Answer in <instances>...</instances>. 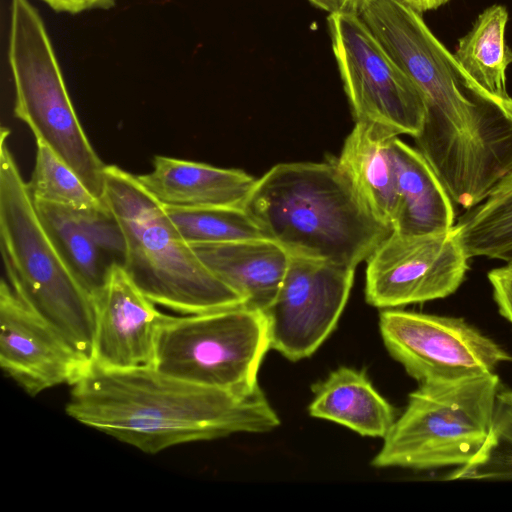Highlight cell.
<instances>
[{
	"mask_svg": "<svg viewBox=\"0 0 512 512\" xmlns=\"http://www.w3.org/2000/svg\"><path fill=\"white\" fill-rule=\"evenodd\" d=\"M71 386L70 417L149 454L234 433L269 432L280 424L260 387H205L153 366L109 370L90 364Z\"/></svg>",
	"mask_w": 512,
	"mask_h": 512,
	"instance_id": "obj_1",
	"label": "cell"
},
{
	"mask_svg": "<svg viewBox=\"0 0 512 512\" xmlns=\"http://www.w3.org/2000/svg\"><path fill=\"white\" fill-rule=\"evenodd\" d=\"M244 208L290 255L352 269L393 231L367 209L335 160L273 166Z\"/></svg>",
	"mask_w": 512,
	"mask_h": 512,
	"instance_id": "obj_2",
	"label": "cell"
},
{
	"mask_svg": "<svg viewBox=\"0 0 512 512\" xmlns=\"http://www.w3.org/2000/svg\"><path fill=\"white\" fill-rule=\"evenodd\" d=\"M102 201L123 234V267L153 303L183 315L245 305V299L200 260L137 176L106 165Z\"/></svg>",
	"mask_w": 512,
	"mask_h": 512,
	"instance_id": "obj_3",
	"label": "cell"
},
{
	"mask_svg": "<svg viewBox=\"0 0 512 512\" xmlns=\"http://www.w3.org/2000/svg\"><path fill=\"white\" fill-rule=\"evenodd\" d=\"M1 129L0 246L8 284L42 320L92 363L95 307L53 244L37 214L28 182Z\"/></svg>",
	"mask_w": 512,
	"mask_h": 512,
	"instance_id": "obj_4",
	"label": "cell"
},
{
	"mask_svg": "<svg viewBox=\"0 0 512 512\" xmlns=\"http://www.w3.org/2000/svg\"><path fill=\"white\" fill-rule=\"evenodd\" d=\"M501 388L495 372L419 384L372 465L427 470L470 463L489 438Z\"/></svg>",
	"mask_w": 512,
	"mask_h": 512,
	"instance_id": "obj_5",
	"label": "cell"
},
{
	"mask_svg": "<svg viewBox=\"0 0 512 512\" xmlns=\"http://www.w3.org/2000/svg\"><path fill=\"white\" fill-rule=\"evenodd\" d=\"M8 60L15 116L102 200L106 165L80 124L43 19L29 0H11Z\"/></svg>",
	"mask_w": 512,
	"mask_h": 512,
	"instance_id": "obj_6",
	"label": "cell"
},
{
	"mask_svg": "<svg viewBox=\"0 0 512 512\" xmlns=\"http://www.w3.org/2000/svg\"><path fill=\"white\" fill-rule=\"evenodd\" d=\"M270 347L263 311L246 305L167 315L159 328L153 367L197 385L249 392Z\"/></svg>",
	"mask_w": 512,
	"mask_h": 512,
	"instance_id": "obj_7",
	"label": "cell"
},
{
	"mask_svg": "<svg viewBox=\"0 0 512 512\" xmlns=\"http://www.w3.org/2000/svg\"><path fill=\"white\" fill-rule=\"evenodd\" d=\"M333 53L355 121L395 136L420 133L423 97L355 10L329 14Z\"/></svg>",
	"mask_w": 512,
	"mask_h": 512,
	"instance_id": "obj_8",
	"label": "cell"
},
{
	"mask_svg": "<svg viewBox=\"0 0 512 512\" xmlns=\"http://www.w3.org/2000/svg\"><path fill=\"white\" fill-rule=\"evenodd\" d=\"M389 354L419 384L493 373L512 355L465 319L391 308L379 316Z\"/></svg>",
	"mask_w": 512,
	"mask_h": 512,
	"instance_id": "obj_9",
	"label": "cell"
},
{
	"mask_svg": "<svg viewBox=\"0 0 512 512\" xmlns=\"http://www.w3.org/2000/svg\"><path fill=\"white\" fill-rule=\"evenodd\" d=\"M468 260L456 224L422 235L392 231L366 260V301L391 309L445 298L464 281Z\"/></svg>",
	"mask_w": 512,
	"mask_h": 512,
	"instance_id": "obj_10",
	"label": "cell"
},
{
	"mask_svg": "<svg viewBox=\"0 0 512 512\" xmlns=\"http://www.w3.org/2000/svg\"><path fill=\"white\" fill-rule=\"evenodd\" d=\"M355 269L290 255L282 285L264 311L270 347L291 361L311 356L335 329Z\"/></svg>",
	"mask_w": 512,
	"mask_h": 512,
	"instance_id": "obj_11",
	"label": "cell"
},
{
	"mask_svg": "<svg viewBox=\"0 0 512 512\" xmlns=\"http://www.w3.org/2000/svg\"><path fill=\"white\" fill-rule=\"evenodd\" d=\"M0 365L25 392L35 396L61 384L72 385L90 363L2 280Z\"/></svg>",
	"mask_w": 512,
	"mask_h": 512,
	"instance_id": "obj_12",
	"label": "cell"
},
{
	"mask_svg": "<svg viewBox=\"0 0 512 512\" xmlns=\"http://www.w3.org/2000/svg\"><path fill=\"white\" fill-rule=\"evenodd\" d=\"M93 302L91 364L109 370L153 366L157 334L167 314L140 291L122 264L111 267Z\"/></svg>",
	"mask_w": 512,
	"mask_h": 512,
	"instance_id": "obj_13",
	"label": "cell"
},
{
	"mask_svg": "<svg viewBox=\"0 0 512 512\" xmlns=\"http://www.w3.org/2000/svg\"><path fill=\"white\" fill-rule=\"evenodd\" d=\"M34 204L53 244L93 299L111 267L124 262V238L114 215L104 202L90 209L35 200Z\"/></svg>",
	"mask_w": 512,
	"mask_h": 512,
	"instance_id": "obj_14",
	"label": "cell"
},
{
	"mask_svg": "<svg viewBox=\"0 0 512 512\" xmlns=\"http://www.w3.org/2000/svg\"><path fill=\"white\" fill-rule=\"evenodd\" d=\"M137 179L164 207L178 208H244L257 181L239 169L162 155Z\"/></svg>",
	"mask_w": 512,
	"mask_h": 512,
	"instance_id": "obj_15",
	"label": "cell"
},
{
	"mask_svg": "<svg viewBox=\"0 0 512 512\" xmlns=\"http://www.w3.org/2000/svg\"><path fill=\"white\" fill-rule=\"evenodd\" d=\"M192 248L212 273L245 299L246 306L263 312L275 299L290 260L288 251L268 237Z\"/></svg>",
	"mask_w": 512,
	"mask_h": 512,
	"instance_id": "obj_16",
	"label": "cell"
},
{
	"mask_svg": "<svg viewBox=\"0 0 512 512\" xmlns=\"http://www.w3.org/2000/svg\"><path fill=\"white\" fill-rule=\"evenodd\" d=\"M392 154L396 174L393 231L422 235L454 226V203L423 155L398 136L392 141Z\"/></svg>",
	"mask_w": 512,
	"mask_h": 512,
	"instance_id": "obj_17",
	"label": "cell"
},
{
	"mask_svg": "<svg viewBox=\"0 0 512 512\" xmlns=\"http://www.w3.org/2000/svg\"><path fill=\"white\" fill-rule=\"evenodd\" d=\"M395 137L380 126L356 121L335 160L367 209L391 228L396 209Z\"/></svg>",
	"mask_w": 512,
	"mask_h": 512,
	"instance_id": "obj_18",
	"label": "cell"
},
{
	"mask_svg": "<svg viewBox=\"0 0 512 512\" xmlns=\"http://www.w3.org/2000/svg\"><path fill=\"white\" fill-rule=\"evenodd\" d=\"M312 417L345 426L362 436L384 438L396 416L364 371L339 367L312 387Z\"/></svg>",
	"mask_w": 512,
	"mask_h": 512,
	"instance_id": "obj_19",
	"label": "cell"
},
{
	"mask_svg": "<svg viewBox=\"0 0 512 512\" xmlns=\"http://www.w3.org/2000/svg\"><path fill=\"white\" fill-rule=\"evenodd\" d=\"M508 19L505 6L487 7L458 40L453 53L468 77L486 92L503 99L510 98L506 84V71L512 63V50L505 37Z\"/></svg>",
	"mask_w": 512,
	"mask_h": 512,
	"instance_id": "obj_20",
	"label": "cell"
},
{
	"mask_svg": "<svg viewBox=\"0 0 512 512\" xmlns=\"http://www.w3.org/2000/svg\"><path fill=\"white\" fill-rule=\"evenodd\" d=\"M456 225L467 256L512 263V172Z\"/></svg>",
	"mask_w": 512,
	"mask_h": 512,
	"instance_id": "obj_21",
	"label": "cell"
},
{
	"mask_svg": "<svg viewBox=\"0 0 512 512\" xmlns=\"http://www.w3.org/2000/svg\"><path fill=\"white\" fill-rule=\"evenodd\" d=\"M165 209L182 237L191 246L266 237L245 208Z\"/></svg>",
	"mask_w": 512,
	"mask_h": 512,
	"instance_id": "obj_22",
	"label": "cell"
},
{
	"mask_svg": "<svg viewBox=\"0 0 512 512\" xmlns=\"http://www.w3.org/2000/svg\"><path fill=\"white\" fill-rule=\"evenodd\" d=\"M445 479L512 481V389H500L491 432L480 453Z\"/></svg>",
	"mask_w": 512,
	"mask_h": 512,
	"instance_id": "obj_23",
	"label": "cell"
},
{
	"mask_svg": "<svg viewBox=\"0 0 512 512\" xmlns=\"http://www.w3.org/2000/svg\"><path fill=\"white\" fill-rule=\"evenodd\" d=\"M35 165L28 182L35 201H44L68 208L90 209L103 205L86 187L80 177L50 148L36 142Z\"/></svg>",
	"mask_w": 512,
	"mask_h": 512,
	"instance_id": "obj_24",
	"label": "cell"
},
{
	"mask_svg": "<svg viewBox=\"0 0 512 512\" xmlns=\"http://www.w3.org/2000/svg\"><path fill=\"white\" fill-rule=\"evenodd\" d=\"M488 280L499 313L512 324V263L491 270Z\"/></svg>",
	"mask_w": 512,
	"mask_h": 512,
	"instance_id": "obj_25",
	"label": "cell"
},
{
	"mask_svg": "<svg viewBox=\"0 0 512 512\" xmlns=\"http://www.w3.org/2000/svg\"><path fill=\"white\" fill-rule=\"evenodd\" d=\"M54 11L77 14L91 9H108L116 0H41Z\"/></svg>",
	"mask_w": 512,
	"mask_h": 512,
	"instance_id": "obj_26",
	"label": "cell"
},
{
	"mask_svg": "<svg viewBox=\"0 0 512 512\" xmlns=\"http://www.w3.org/2000/svg\"><path fill=\"white\" fill-rule=\"evenodd\" d=\"M316 7L327 11L329 14L342 12L345 10H353L350 0H308Z\"/></svg>",
	"mask_w": 512,
	"mask_h": 512,
	"instance_id": "obj_27",
	"label": "cell"
},
{
	"mask_svg": "<svg viewBox=\"0 0 512 512\" xmlns=\"http://www.w3.org/2000/svg\"><path fill=\"white\" fill-rule=\"evenodd\" d=\"M417 12L423 14L424 12L436 10L441 6L447 4L451 0H401Z\"/></svg>",
	"mask_w": 512,
	"mask_h": 512,
	"instance_id": "obj_28",
	"label": "cell"
},
{
	"mask_svg": "<svg viewBox=\"0 0 512 512\" xmlns=\"http://www.w3.org/2000/svg\"><path fill=\"white\" fill-rule=\"evenodd\" d=\"M364 0H350L351 8L357 12L358 7Z\"/></svg>",
	"mask_w": 512,
	"mask_h": 512,
	"instance_id": "obj_29",
	"label": "cell"
}]
</instances>
